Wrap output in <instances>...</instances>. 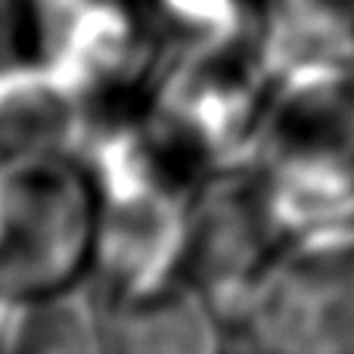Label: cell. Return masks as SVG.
I'll list each match as a JSON object with an SVG mask.
<instances>
[{"mask_svg":"<svg viewBox=\"0 0 354 354\" xmlns=\"http://www.w3.org/2000/svg\"><path fill=\"white\" fill-rule=\"evenodd\" d=\"M230 333L274 354H354V218L283 239Z\"/></svg>","mask_w":354,"mask_h":354,"instance_id":"1","label":"cell"},{"mask_svg":"<svg viewBox=\"0 0 354 354\" xmlns=\"http://www.w3.org/2000/svg\"><path fill=\"white\" fill-rule=\"evenodd\" d=\"M97 193L84 165L62 156L0 159V295L75 283L93 252Z\"/></svg>","mask_w":354,"mask_h":354,"instance_id":"2","label":"cell"},{"mask_svg":"<svg viewBox=\"0 0 354 354\" xmlns=\"http://www.w3.org/2000/svg\"><path fill=\"white\" fill-rule=\"evenodd\" d=\"M270 72L252 50L168 56L156 84L153 131L205 174L249 165Z\"/></svg>","mask_w":354,"mask_h":354,"instance_id":"3","label":"cell"},{"mask_svg":"<svg viewBox=\"0 0 354 354\" xmlns=\"http://www.w3.org/2000/svg\"><path fill=\"white\" fill-rule=\"evenodd\" d=\"M283 239L249 165L212 171L193 189L183 274L205 295L227 336L249 286Z\"/></svg>","mask_w":354,"mask_h":354,"instance_id":"4","label":"cell"},{"mask_svg":"<svg viewBox=\"0 0 354 354\" xmlns=\"http://www.w3.org/2000/svg\"><path fill=\"white\" fill-rule=\"evenodd\" d=\"M249 165L354 171V53L311 56L270 72Z\"/></svg>","mask_w":354,"mask_h":354,"instance_id":"5","label":"cell"},{"mask_svg":"<svg viewBox=\"0 0 354 354\" xmlns=\"http://www.w3.org/2000/svg\"><path fill=\"white\" fill-rule=\"evenodd\" d=\"M189 199L180 180L97 193L91 261L100 292H143L183 274Z\"/></svg>","mask_w":354,"mask_h":354,"instance_id":"6","label":"cell"},{"mask_svg":"<svg viewBox=\"0 0 354 354\" xmlns=\"http://www.w3.org/2000/svg\"><path fill=\"white\" fill-rule=\"evenodd\" d=\"M41 59L84 97L128 87L149 68L153 35L124 0H31Z\"/></svg>","mask_w":354,"mask_h":354,"instance_id":"7","label":"cell"},{"mask_svg":"<svg viewBox=\"0 0 354 354\" xmlns=\"http://www.w3.org/2000/svg\"><path fill=\"white\" fill-rule=\"evenodd\" d=\"M91 97L47 62H0V149L3 156L81 159L91 143Z\"/></svg>","mask_w":354,"mask_h":354,"instance_id":"8","label":"cell"},{"mask_svg":"<svg viewBox=\"0 0 354 354\" xmlns=\"http://www.w3.org/2000/svg\"><path fill=\"white\" fill-rule=\"evenodd\" d=\"M103 351L199 354L224 345L218 314L187 274L143 292H100Z\"/></svg>","mask_w":354,"mask_h":354,"instance_id":"9","label":"cell"},{"mask_svg":"<svg viewBox=\"0 0 354 354\" xmlns=\"http://www.w3.org/2000/svg\"><path fill=\"white\" fill-rule=\"evenodd\" d=\"M0 351H103L97 289L68 283L50 292L3 299Z\"/></svg>","mask_w":354,"mask_h":354,"instance_id":"10","label":"cell"},{"mask_svg":"<svg viewBox=\"0 0 354 354\" xmlns=\"http://www.w3.org/2000/svg\"><path fill=\"white\" fill-rule=\"evenodd\" d=\"M333 53H354V0H261L268 72Z\"/></svg>","mask_w":354,"mask_h":354,"instance_id":"11","label":"cell"},{"mask_svg":"<svg viewBox=\"0 0 354 354\" xmlns=\"http://www.w3.org/2000/svg\"><path fill=\"white\" fill-rule=\"evenodd\" d=\"M168 56L252 50L261 56V0H153Z\"/></svg>","mask_w":354,"mask_h":354,"instance_id":"12","label":"cell"},{"mask_svg":"<svg viewBox=\"0 0 354 354\" xmlns=\"http://www.w3.org/2000/svg\"><path fill=\"white\" fill-rule=\"evenodd\" d=\"M0 308H3V295H0Z\"/></svg>","mask_w":354,"mask_h":354,"instance_id":"13","label":"cell"}]
</instances>
